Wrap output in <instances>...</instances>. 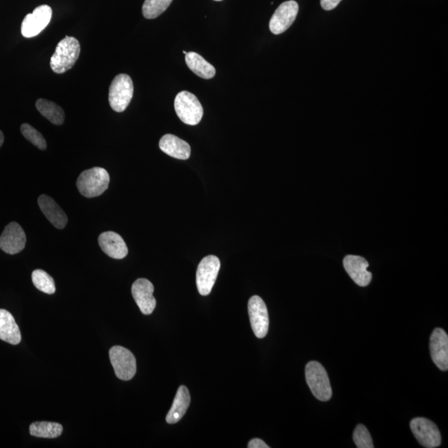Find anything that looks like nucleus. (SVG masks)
<instances>
[{"mask_svg":"<svg viewBox=\"0 0 448 448\" xmlns=\"http://www.w3.org/2000/svg\"><path fill=\"white\" fill-rule=\"evenodd\" d=\"M81 53V46L77 38L69 37L61 40L52 56L50 66L52 70L58 74L66 73L75 65Z\"/></svg>","mask_w":448,"mask_h":448,"instance_id":"obj_1","label":"nucleus"},{"mask_svg":"<svg viewBox=\"0 0 448 448\" xmlns=\"http://www.w3.org/2000/svg\"><path fill=\"white\" fill-rule=\"evenodd\" d=\"M110 183V175L101 167H94L83 171L77 181V187L84 197L95 198L102 195Z\"/></svg>","mask_w":448,"mask_h":448,"instance_id":"obj_2","label":"nucleus"},{"mask_svg":"<svg viewBox=\"0 0 448 448\" xmlns=\"http://www.w3.org/2000/svg\"><path fill=\"white\" fill-rule=\"evenodd\" d=\"M306 379L312 394L320 401L326 402L332 397V389L325 368L317 361H311L306 366Z\"/></svg>","mask_w":448,"mask_h":448,"instance_id":"obj_3","label":"nucleus"},{"mask_svg":"<svg viewBox=\"0 0 448 448\" xmlns=\"http://www.w3.org/2000/svg\"><path fill=\"white\" fill-rule=\"evenodd\" d=\"M175 110L181 122L190 126L198 125L203 115L201 103L193 93L187 91H181L176 96Z\"/></svg>","mask_w":448,"mask_h":448,"instance_id":"obj_4","label":"nucleus"},{"mask_svg":"<svg viewBox=\"0 0 448 448\" xmlns=\"http://www.w3.org/2000/svg\"><path fill=\"white\" fill-rule=\"evenodd\" d=\"M134 85L129 76L119 74L111 82L109 88V103L117 112L126 109L133 98Z\"/></svg>","mask_w":448,"mask_h":448,"instance_id":"obj_5","label":"nucleus"},{"mask_svg":"<svg viewBox=\"0 0 448 448\" xmlns=\"http://www.w3.org/2000/svg\"><path fill=\"white\" fill-rule=\"evenodd\" d=\"M109 356L115 375L124 381L133 379L137 373V359L126 348L115 346L109 351Z\"/></svg>","mask_w":448,"mask_h":448,"instance_id":"obj_6","label":"nucleus"},{"mask_svg":"<svg viewBox=\"0 0 448 448\" xmlns=\"http://www.w3.org/2000/svg\"><path fill=\"white\" fill-rule=\"evenodd\" d=\"M220 261L216 256H207L199 264L196 283L200 295H210L218 278Z\"/></svg>","mask_w":448,"mask_h":448,"instance_id":"obj_7","label":"nucleus"},{"mask_svg":"<svg viewBox=\"0 0 448 448\" xmlns=\"http://www.w3.org/2000/svg\"><path fill=\"white\" fill-rule=\"evenodd\" d=\"M410 429L423 447L435 448L441 445V434L437 425L431 420L425 418H414L410 423Z\"/></svg>","mask_w":448,"mask_h":448,"instance_id":"obj_8","label":"nucleus"},{"mask_svg":"<svg viewBox=\"0 0 448 448\" xmlns=\"http://www.w3.org/2000/svg\"><path fill=\"white\" fill-rule=\"evenodd\" d=\"M52 14L53 11L49 5L38 6L33 13L27 14L21 27L23 37L34 38L41 33L49 25Z\"/></svg>","mask_w":448,"mask_h":448,"instance_id":"obj_9","label":"nucleus"},{"mask_svg":"<svg viewBox=\"0 0 448 448\" xmlns=\"http://www.w3.org/2000/svg\"><path fill=\"white\" fill-rule=\"evenodd\" d=\"M249 314L255 335L259 339L265 337L269 329V315L265 302L258 295L249 299Z\"/></svg>","mask_w":448,"mask_h":448,"instance_id":"obj_10","label":"nucleus"},{"mask_svg":"<svg viewBox=\"0 0 448 448\" xmlns=\"http://www.w3.org/2000/svg\"><path fill=\"white\" fill-rule=\"evenodd\" d=\"M299 5L294 0L284 2L275 11L269 23L271 33L281 34L293 25L298 14Z\"/></svg>","mask_w":448,"mask_h":448,"instance_id":"obj_11","label":"nucleus"},{"mask_svg":"<svg viewBox=\"0 0 448 448\" xmlns=\"http://www.w3.org/2000/svg\"><path fill=\"white\" fill-rule=\"evenodd\" d=\"M26 235L19 223L8 224L0 236V249L10 255L17 254L25 249Z\"/></svg>","mask_w":448,"mask_h":448,"instance_id":"obj_12","label":"nucleus"},{"mask_svg":"<svg viewBox=\"0 0 448 448\" xmlns=\"http://www.w3.org/2000/svg\"><path fill=\"white\" fill-rule=\"evenodd\" d=\"M153 293L154 286L149 280L139 278L132 285V295L144 315H150L155 310L156 300Z\"/></svg>","mask_w":448,"mask_h":448,"instance_id":"obj_13","label":"nucleus"},{"mask_svg":"<svg viewBox=\"0 0 448 448\" xmlns=\"http://www.w3.org/2000/svg\"><path fill=\"white\" fill-rule=\"evenodd\" d=\"M431 357L442 371L448 370V336L441 328L433 332L430 339Z\"/></svg>","mask_w":448,"mask_h":448,"instance_id":"obj_14","label":"nucleus"},{"mask_svg":"<svg viewBox=\"0 0 448 448\" xmlns=\"http://www.w3.org/2000/svg\"><path fill=\"white\" fill-rule=\"evenodd\" d=\"M344 267L353 281L359 287H367L371 282L372 274L367 268L369 262L359 256L348 255L344 259Z\"/></svg>","mask_w":448,"mask_h":448,"instance_id":"obj_15","label":"nucleus"},{"mask_svg":"<svg viewBox=\"0 0 448 448\" xmlns=\"http://www.w3.org/2000/svg\"><path fill=\"white\" fill-rule=\"evenodd\" d=\"M98 243L103 253L114 259L125 258L128 247L124 239L115 232L108 231L99 236Z\"/></svg>","mask_w":448,"mask_h":448,"instance_id":"obj_16","label":"nucleus"},{"mask_svg":"<svg viewBox=\"0 0 448 448\" xmlns=\"http://www.w3.org/2000/svg\"><path fill=\"white\" fill-rule=\"evenodd\" d=\"M38 206L49 221L58 229H63L67 223V217L57 203L49 196L43 194L38 199Z\"/></svg>","mask_w":448,"mask_h":448,"instance_id":"obj_17","label":"nucleus"},{"mask_svg":"<svg viewBox=\"0 0 448 448\" xmlns=\"http://www.w3.org/2000/svg\"><path fill=\"white\" fill-rule=\"evenodd\" d=\"M159 148L171 157L186 161L190 157L191 148L186 142L174 135H164L159 141Z\"/></svg>","mask_w":448,"mask_h":448,"instance_id":"obj_18","label":"nucleus"},{"mask_svg":"<svg viewBox=\"0 0 448 448\" xmlns=\"http://www.w3.org/2000/svg\"><path fill=\"white\" fill-rule=\"evenodd\" d=\"M0 339L14 346L21 341V333L13 315L3 309H0Z\"/></svg>","mask_w":448,"mask_h":448,"instance_id":"obj_19","label":"nucleus"},{"mask_svg":"<svg viewBox=\"0 0 448 448\" xmlns=\"http://www.w3.org/2000/svg\"><path fill=\"white\" fill-rule=\"evenodd\" d=\"M190 403V394L189 390L186 386L179 388L176 393L173 405L166 416V422L169 424H174L181 421V418L186 414Z\"/></svg>","mask_w":448,"mask_h":448,"instance_id":"obj_20","label":"nucleus"},{"mask_svg":"<svg viewBox=\"0 0 448 448\" xmlns=\"http://www.w3.org/2000/svg\"><path fill=\"white\" fill-rule=\"evenodd\" d=\"M186 62L189 69L199 78L211 79L216 74L214 67L194 52L186 54Z\"/></svg>","mask_w":448,"mask_h":448,"instance_id":"obj_21","label":"nucleus"},{"mask_svg":"<svg viewBox=\"0 0 448 448\" xmlns=\"http://www.w3.org/2000/svg\"><path fill=\"white\" fill-rule=\"evenodd\" d=\"M36 107L43 117L49 120L50 122L57 126L63 125L65 114H64L63 108L57 104L45 99H38L36 102Z\"/></svg>","mask_w":448,"mask_h":448,"instance_id":"obj_22","label":"nucleus"},{"mask_svg":"<svg viewBox=\"0 0 448 448\" xmlns=\"http://www.w3.org/2000/svg\"><path fill=\"white\" fill-rule=\"evenodd\" d=\"M63 427L61 424L52 422H35L30 427V433L34 437L56 438L61 436Z\"/></svg>","mask_w":448,"mask_h":448,"instance_id":"obj_23","label":"nucleus"},{"mask_svg":"<svg viewBox=\"0 0 448 448\" xmlns=\"http://www.w3.org/2000/svg\"><path fill=\"white\" fill-rule=\"evenodd\" d=\"M32 281L37 289L46 294H54L56 291L55 282L53 278L45 271L37 269L32 273Z\"/></svg>","mask_w":448,"mask_h":448,"instance_id":"obj_24","label":"nucleus"},{"mask_svg":"<svg viewBox=\"0 0 448 448\" xmlns=\"http://www.w3.org/2000/svg\"><path fill=\"white\" fill-rule=\"evenodd\" d=\"M173 0H145L142 14L147 19H154L161 15L171 5Z\"/></svg>","mask_w":448,"mask_h":448,"instance_id":"obj_25","label":"nucleus"},{"mask_svg":"<svg viewBox=\"0 0 448 448\" xmlns=\"http://www.w3.org/2000/svg\"><path fill=\"white\" fill-rule=\"evenodd\" d=\"M20 130H21V133L23 137L33 144L34 146L42 150L47 149L45 139H44L43 135L38 131L36 130L35 128L29 125V124L25 123L23 124Z\"/></svg>","mask_w":448,"mask_h":448,"instance_id":"obj_26","label":"nucleus"},{"mask_svg":"<svg viewBox=\"0 0 448 448\" xmlns=\"http://www.w3.org/2000/svg\"><path fill=\"white\" fill-rule=\"evenodd\" d=\"M353 439L356 447L358 448H374L373 440H372L370 432L366 426L359 424L355 427Z\"/></svg>","mask_w":448,"mask_h":448,"instance_id":"obj_27","label":"nucleus"},{"mask_svg":"<svg viewBox=\"0 0 448 448\" xmlns=\"http://www.w3.org/2000/svg\"><path fill=\"white\" fill-rule=\"evenodd\" d=\"M342 0H321V5L324 10L330 11L335 9Z\"/></svg>","mask_w":448,"mask_h":448,"instance_id":"obj_28","label":"nucleus"},{"mask_svg":"<svg viewBox=\"0 0 448 448\" xmlns=\"http://www.w3.org/2000/svg\"><path fill=\"white\" fill-rule=\"evenodd\" d=\"M247 447H249V448H269V446H267V444L262 441V440L259 439V438H254L253 440H251V441L249 443V445H247Z\"/></svg>","mask_w":448,"mask_h":448,"instance_id":"obj_29","label":"nucleus"},{"mask_svg":"<svg viewBox=\"0 0 448 448\" xmlns=\"http://www.w3.org/2000/svg\"><path fill=\"white\" fill-rule=\"evenodd\" d=\"M3 142H5V137H3V132L0 131V147L2 146Z\"/></svg>","mask_w":448,"mask_h":448,"instance_id":"obj_30","label":"nucleus"},{"mask_svg":"<svg viewBox=\"0 0 448 448\" xmlns=\"http://www.w3.org/2000/svg\"><path fill=\"white\" fill-rule=\"evenodd\" d=\"M183 53L185 54L186 55L188 54L187 52L183 51Z\"/></svg>","mask_w":448,"mask_h":448,"instance_id":"obj_31","label":"nucleus"},{"mask_svg":"<svg viewBox=\"0 0 448 448\" xmlns=\"http://www.w3.org/2000/svg\"><path fill=\"white\" fill-rule=\"evenodd\" d=\"M214 1H223V0H214Z\"/></svg>","mask_w":448,"mask_h":448,"instance_id":"obj_32","label":"nucleus"}]
</instances>
